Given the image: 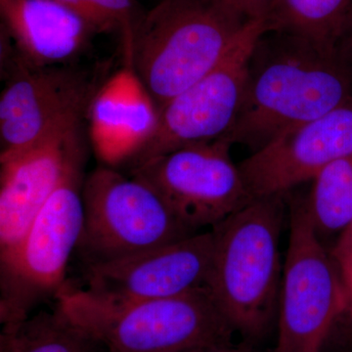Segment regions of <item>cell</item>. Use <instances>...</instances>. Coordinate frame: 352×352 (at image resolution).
Listing matches in <instances>:
<instances>
[{"label":"cell","mask_w":352,"mask_h":352,"mask_svg":"<svg viewBox=\"0 0 352 352\" xmlns=\"http://www.w3.org/2000/svg\"><path fill=\"white\" fill-rule=\"evenodd\" d=\"M351 96L352 69L337 51L267 31L252 48L239 113L224 138L254 153Z\"/></svg>","instance_id":"obj_1"},{"label":"cell","mask_w":352,"mask_h":352,"mask_svg":"<svg viewBox=\"0 0 352 352\" xmlns=\"http://www.w3.org/2000/svg\"><path fill=\"white\" fill-rule=\"evenodd\" d=\"M286 204L285 195L254 198L210 229L214 252L208 289L235 333L248 342L263 339L278 312Z\"/></svg>","instance_id":"obj_2"},{"label":"cell","mask_w":352,"mask_h":352,"mask_svg":"<svg viewBox=\"0 0 352 352\" xmlns=\"http://www.w3.org/2000/svg\"><path fill=\"white\" fill-rule=\"evenodd\" d=\"M56 305L107 352H190L233 342L210 289L168 298L113 300L67 282Z\"/></svg>","instance_id":"obj_3"},{"label":"cell","mask_w":352,"mask_h":352,"mask_svg":"<svg viewBox=\"0 0 352 352\" xmlns=\"http://www.w3.org/2000/svg\"><path fill=\"white\" fill-rule=\"evenodd\" d=\"M250 23L215 0H162L136 23L129 64L160 111L212 71Z\"/></svg>","instance_id":"obj_4"},{"label":"cell","mask_w":352,"mask_h":352,"mask_svg":"<svg viewBox=\"0 0 352 352\" xmlns=\"http://www.w3.org/2000/svg\"><path fill=\"white\" fill-rule=\"evenodd\" d=\"M85 157L69 170L22 240L0 256V323L24 320L39 303L56 298L83 226Z\"/></svg>","instance_id":"obj_5"},{"label":"cell","mask_w":352,"mask_h":352,"mask_svg":"<svg viewBox=\"0 0 352 352\" xmlns=\"http://www.w3.org/2000/svg\"><path fill=\"white\" fill-rule=\"evenodd\" d=\"M83 226L76 252L83 266L108 263L198 232L178 219L142 180L101 166L85 178Z\"/></svg>","instance_id":"obj_6"},{"label":"cell","mask_w":352,"mask_h":352,"mask_svg":"<svg viewBox=\"0 0 352 352\" xmlns=\"http://www.w3.org/2000/svg\"><path fill=\"white\" fill-rule=\"evenodd\" d=\"M288 204L289 245L273 352H324L346 312V284L339 264L314 229L303 197H292Z\"/></svg>","instance_id":"obj_7"},{"label":"cell","mask_w":352,"mask_h":352,"mask_svg":"<svg viewBox=\"0 0 352 352\" xmlns=\"http://www.w3.org/2000/svg\"><path fill=\"white\" fill-rule=\"evenodd\" d=\"M7 80L0 96V155L82 127L99 75L75 64L34 68L17 57L4 64Z\"/></svg>","instance_id":"obj_8"},{"label":"cell","mask_w":352,"mask_h":352,"mask_svg":"<svg viewBox=\"0 0 352 352\" xmlns=\"http://www.w3.org/2000/svg\"><path fill=\"white\" fill-rule=\"evenodd\" d=\"M267 31L264 21L250 23L242 38L212 71L160 110L156 131L126 164L129 170L154 157L212 142L228 133L242 104L252 48Z\"/></svg>","instance_id":"obj_9"},{"label":"cell","mask_w":352,"mask_h":352,"mask_svg":"<svg viewBox=\"0 0 352 352\" xmlns=\"http://www.w3.org/2000/svg\"><path fill=\"white\" fill-rule=\"evenodd\" d=\"M232 146L224 138L186 146L149 160L129 175L154 189L192 230L212 229L254 199L231 159Z\"/></svg>","instance_id":"obj_10"},{"label":"cell","mask_w":352,"mask_h":352,"mask_svg":"<svg viewBox=\"0 0 352 352\" xmlns=\"http://www.w3.org/2000/svg\"><path fill=\"white\" fill-rule=\"evenodd\" d=\"M212 230L116 261L85 266V287L113 300L168 298L208 289Z\"/></svg>","instance_id":"obj_11"},{"label":"cell","mask_w":352,"mask_h":352,"mask_svg":"<svg viewBox=\"0 0 352 352\" xmlns=\"http://www.w3.org/2000/svg\"><path fill=\"white\" fill-rule=\"evenodd\" d=\"M352 156V96L332 111L285 131L239 166L252 198L285 195L328 164Z\"/></svg>","instance_id":"obj_12"},{"label":"cell","mask_w":352,"mask_h":352,"mask_svg":"<svg viewBox=\"0 0 352 352\" xmlns=\"http://www.w3.org/2000/svg\"><path fill=\"white\" fill-rule=\"evenodd\" d=\"M83 157L82 127L0 155V256L22 240L65 176Z\"/></svg>","instance_id":"obj_13"},{"label":"cell","mask_w":352,"mask_h":352,"mask_svg":"<svg viewBox=\"0 0 352 352\" xmlns=\"http://www.w3.org/2000/svg\"><path fill=\"white\" fill-rule=\"evenodd\" d=\"M159 108L131 64L104 82L89 113V135L97 157L111 168L126 166L152 138Z\"/></svg>","instance_id":"obj_14"},{"label":"cell","mask_w":352,"mask_h":352,"mask_svg":"<svg viewBox=\"0 0 352 352\" xmlns=\"http://www.w3.org/2000/svg\"><path fill=\"white\" fill-rule=\"evenodd\" d=\"M0 14L16 57L34 68L75 64L97 34L56 0H0Z\"/></svg>","instance_id":"obj_15"},{"label":"cell","mask_w":352,"mask_h":352,"mask_svg":"<svg viewBox=\"0 0 352 352\" xmlns=\"http://www.w3.org/2000/svg\"><path fill=\"white\" fill-rule=\"evenodd\" d=\"M0 352H107L87 330L59 307L31 314L24 320L4 325Z\"/></svg>","instance_id":"obj_16"},{"label":"cell","mask_w":352,"mask_h":352,"mask_svg":"<svg viewBox=\"0 0 352 352\" xmlns=\"http://www.w3.org/2000/svg\"><path fill=\"white\" fill-rule=\"evenodd\" d=\"M351 19L352 0H277L268 27L337 51Z\"/></svg>","instance_id":"obj_17"},{"label":"cell","mask_w":352,"mask_h":352,"mask_svg":"<svg viewBox=\"0 0 352 352\" xmlns=\"http://www.w3.org/2000/svg\"><path fill=\"white\" fill-rule=\"evenodd\" d=\"M311 182L303 200L315 230L340 237L352 223V156L328 164Z\"/></svg>","instance_id":"obj_18"},{"label":"cell","mask_w":352,"mask_h":352,"mask_svg":"<svg viewBox=\"0 0 352 352\" xmlns=\"http://www.w3.org/2000/svg\"><path fill=\"white\" fill-rule=\"evenodd\" d=\"M82 18L97 34L122 32L124 47L142 13L135 0H56Z\"/></svg>","instance_id":"obj_19"},{"label":"cell","mask_w":352,"mask_h":352,"mask_svg":"<svg viewBox=\"0 0 352 352\" xmlns=\"http://www.w3.org/2000/svg\"><path fill=\"white\" fill-rule=\"evenodd\" d=\"M220 6L245 22L267 23L277 0H215Z\"/></svg>","instance_id":"obj_20"},{"label":"cell","mask_w":352,"mask_h":352,"mask_svg":"<svg viewBox=\"0 0 352 352\" xmlns=\"http://www.w3.org/2000/svg\"><path fill=\"white\" fill-rule=\"evenodd\" d=\"M331 252L340 268L352 263V223L336 241Z\"/></svg>","instance_id":"obj_21"},{"label":"cell","mask_w":352,"mask_h":352,"mask_svg":"<svg viewBox=\"0 0 352 352\" xmlns=\"http://www.w3.org/2000/svg\"><path fill=\"white\" fill-rule=\"evenodd\" d=\"M340 57L352 69V19L337 46Z\"/></svg>","instance_id":"obj_22"},{"label":"cell","mask_w":352,"mask_h":352,"mask_svg":"<svg viewBox=\"0 0 352 352\" xmlns=\"http://www.w3.org/2000/svg\"><path fill=\"white\" fill-rule=\"evenodd\" d=\"M190 352H258L256 351L254 346L248 344H236L233 342L226 344H219V346L204 347V349H197V351Z\"/></svg>","instance_id":"obj_23"},{"label":"cell","mask_w":352,"mask_h":352,"mask_svg":"<svg viewBox=\"0 0 352 352\" xmlns=\"http://www.w3.org/2000/svg\"><path fill=\"white\" fill-rule=\"evenodd\" d=\"M347 292V307L344 314L349 317L352 329V263L340 270Z\"/></svg>","instance_id":"obj_24"},{"label":"cell","mask_w":352,"mask_h":352,"mask_svg":"<svg viewBox=\"0 0 352 352\" xmlns=\"http://www.w3.org/2000/svg\"><path fill=\"white\" fill-rule=\"evenodd\" d=\"M344 352H352V346L349 347V349H346Z\"/></svg>","instance_id":"obj_25"},{"label":"cell","mask_w":352,"mask_h":352,"mask_svg":"<svg viewBox=\"0 0 352 352\" xmlns=\"http://www.w3.org/2000/svg\"></svg>","instance_id":"obj_26"}]
</instances>
